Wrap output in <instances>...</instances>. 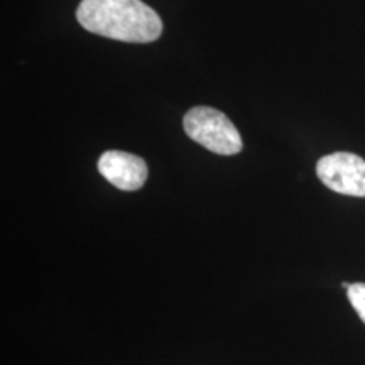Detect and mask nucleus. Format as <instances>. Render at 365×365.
Listing matches in <instances>:
<instances>
[{
  "mask_svg": "<svg viewBox=\"0 0 365 365\" xmlns=\"http://www.w3.org/2000/svg\"><path fill=\"white\" fill-rule=\"evenodd\" d=\"M76 19L91 34L124 43H153L163 34L161 17L143 0H81Z\"/></svg>",
  "mask_w": 365,
  "mask_h": 365,
  "instance_id": "1",
  "label": "nucleus"
},
{
  "mask_svg": "<svg viewBox=\"0 0 365 365\" xmlns=\"http://www.w3.org/2000/svg\"><path fill=\"white\" fill-rule=\"evenodd\" d=\"M182 127L190 139L215 154L234 156L244 148L239 130L230 118L213 107L200 105L190 108L182 117Z\"/></svg>",
  "mask_w": 365,
  "mask_h": 365,
  "instance_id": "2",
  "label": "nucleus"
},
{
  "mask_svg": "<svg viewBox=\"0 0 365 365\" xmlns=\"http://www.w3.org/2000/svg\"><path fill=\"white\" fill-rule=\"evenodd\" d=\"M319 181L331 191L365 198V161L352 153H333L317 163Z\"/></svg>",
  "mask_w": 365,
  "mask_h": 365,
  "instance_id": "3",
  "label": "nucleus"
},
{
  "mask_svg": "<svg viewBox=\"0 0 365 365\" xmlns=\"http://www.w3.org/2000/svg\"><path fill=\"white\" fill-rule=\"evenodd\" d=\"M98 171L122 191H137L148 180V164L143 158L124 150H107L98 159Z\"/></svg>",
  "mask_w": 365,
  "mask_h": 365,
  "instance_id": "4",
  "label": "nucleus"
},
{
  "mask_svg": "<svg viewBox=\"0 0 365 365\" xmlns=\"http://www.w3.org/2000/svg\"><path fill=\"white\" fill-rule=\"evenodd\" d=\"M346 293H349L350 304H352L360 319L365 323V282H355V284H350L349 289H346Z\"/></svg>",
  "mask_w": 365,
  "mask_h": 365,
  "instance_id": "5",
  "label": "nucleus"
}]
</instances>
